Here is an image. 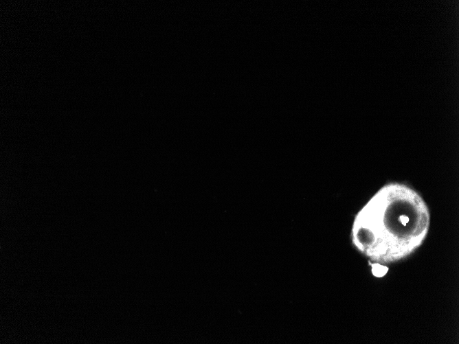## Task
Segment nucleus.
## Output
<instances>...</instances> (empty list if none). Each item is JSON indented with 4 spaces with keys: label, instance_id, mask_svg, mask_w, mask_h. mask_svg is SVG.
Here are the masks:
<instances>
[{
    "label": "nucleus",
    "instance_id": "obj_1",
    "mask_svg": "<svg viewBox=\"0 0 459 344\" xmlns=\"http://www.w3.org/2000/svg\"><path fill=\"white\" fill-rule=\"evenodd\" d=\"M430 225L428 207L407 185L381 187L355 216L350 233L354 247L370 260L395 262L423 243Z\"/></svg>",
    "mask_w": 459,
    "mask_h": 344
},
{
    "label": "nucleus",
    "instance_id": "obj_2",
    "mask_svg": "<svg viewBox=\"0 0 459 344\" xmlns=\"http://www.w3.org/2000/svg\"><path fill=\"white\" fill-rule=\"evenodd\" d=\"M371 266L372 274L375 277H378L384 276L388 271V268L387 266L377 262L372 264Z\"/></svg>",
    "mask_w": 459,
    "mask_h": 344
}]
</instances>
